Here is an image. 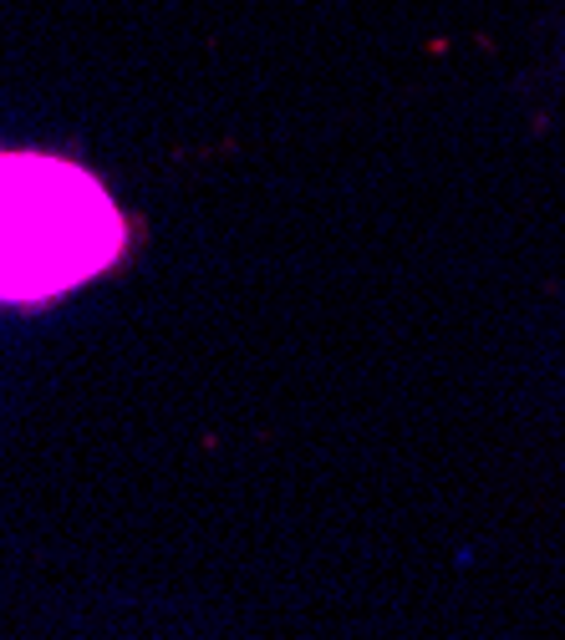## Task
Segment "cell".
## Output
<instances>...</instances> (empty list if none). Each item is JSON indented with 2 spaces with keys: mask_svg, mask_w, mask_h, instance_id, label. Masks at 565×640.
Wrapping results in <instances>:
<instances>
[{
  "mask_svg": "<svg viewBox=\"0 0 565 640\" xmlns=\"http://www.w3.org/2000/svg\"><path fill=\"white\" fill-rule=\"evenodd\" d=\"M128 224L87 168L51 153H0V300L36 306L122 260Z\"/></svg>",
  "mask_w": 565,
  "mask_h": 640,
  "instance_id": "1",
  "label": "cell"
}]
</instances>
